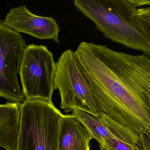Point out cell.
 <instances>
[{
  "label": "cell",
  "mask_w": 150,
  "mask_h": 150,
  "mask_svg": "<svg viewBox=\"0 0 150 150\" xmlns=\"http://www.w3.org/2000/svg\"><path fill=\"white\" fill-rule=\"evenodd\" d=\"M56 63L52 53L43 45L26 46L19 70L22 91L25 100L52 102Z\"/></svg>",
  "instance_id": "5"
},
{
  "label": "cell",
  "mask_w": 150,
  "mask_h": 150,
  "mask_svg": "<svg viewBox=\"0 0 150 150\" xmlns=\"http://www.w3.org/2000/svg\"><path fill=\"white\" fill-rule=\"evenodd\" d=\"M54 88L59 90L60 107L66 112L78 110L100 118L92 88L71 49L63 52L56 62Z\"/></svg>",
  "instance_id": "4"
},
{
  "label": "cell",
  "mask_w": 150,
  "mask_h": 150,
  "mask_svg": "<svg viewBox=\"0 0 150 150\" xmlns=\"http://www.w3.org/2000/svg\"><path fill=\"white\" fill-rule=\"evenodd\" d=\"M62 115L52 102L25 100L20 106L17 150H59Z\"/></svg>",
  "instance_id": "3"
},
{
  "label": "cell",
  "mask_w": 150,
  "mask_h": 150,
  "mask_svg": "<svg viewBox=\"0 0 150 150\" xmlns=\"http://www.w3.org/2000/svg\"><path fill=\"white\" fill-rule=\"evenodd\" d=\"M142 150H150V128L140 136Z\"/></svg>",
  "instance_id": "12"
},
{
  "label": "cell",
  "mask_w": 150,
  "mask_h": 150,
  "mask_svg": "<svg viewBox=\"0 0 150 150\" xmlns=\"http://www.w3.org/2000/svg\"><path fill=\"white\" fill-rule=\"evenodd\" d=\"M87 128L73 114L62 117L59 133V150H90L93 139Z\"/></svg>",
  "instance_id": "8"
},
{
  "label": "cell",
  "mask_w": 150,
  "mask_h": 150,
  "mask_svg": "<svg viewBox=\"0 0 150 150\" xmlns=\"http://www.w3.org/2000/svg\"><path fill=\"white\" fill-rule=\"evenodd\" d=\"M100 150H105L104 149H102V148H100Z\"/></svg>",
  "instance_id": "14"
},
{
  "label": "cell",
  "mask_w": 150,
  "mask_h": 150,
  "mask_svg": "<svg viewBox=\"0 0 150 150\" xmlns=\"http://www.w3.org/2000/svg\"><path fill=\"white\" fill-rule=\"evenodd\" d=\"M137 14L144 31L150 40V7L137 9Z\"/></svg>",
  "instance_id": "11"
},
{
  "label": "cell",
  "mask_w": 150,
  "mask_h": 150,
  "mask_svg": "<svg viewBox=\"0 0 150 150\" xmlns=\"http://www.w3.org/2000/svg\"><path fill=\"white\" fill-rule=\"evenodd\" d=\"M72 114L76 115L87 128L93 139H95L100 144V148L105 147L106 142L110 139H120L98 118L78 110L73 111Z\"/></svg>",
  "instance_id": "10"
},
{
  "label": "cell",
  "mask_w": 150,
  "mask_h": 150,
  "mask_svg": "<svg viewBox=\"0 0 150 150\" xmlns=\"http://www.w3.org/2000/svg\"><path fill=\"white\" fill-rule=\"evenodd\" d=\"M147 99H148V105H149V108L150 113V90L148 92L147 94Z\"/></svg>",
  "instance_id": "13"
},
{
  "label": "cell",
  "mask_w": 150,
  "mask_h": 150,
  "mask_svg": "<svg viewBox=\"0 0 150 150\" xmlns=\"http://www.w3.org/2000/svg\"><path fill=\"white\" fill-rule=\"evenodd\" d=\"M8 27L18 33L41 40H52L59 43L60 28L55 19L37 16L23 5L10 10L3 21Z\"/></svg>",
  "instance_id": "7"
},
{
  "label": "cell",
  "mask_w": 150,
  "mask_h": 150,
  "mask_svg": "<svg viewBox=\"0 0 150 150\" xmlns=\"http://www.w3.org/2000/svg\"><path fill=\"white\" fill-rule=\"evenodd\" d=\"M21 105L0 104V147L6 150H17Z\"/></svg>",
  "instance_id": "9"
},
{
  "label": "cell",
  "mask_w": 150,
  "mask_h": 150,
  "mask_svg": "<svg viewBox=\"0 0 150 150\" xmlns=\"http://www.w3.org/2000/svg\"><path fill=\"white\" fill-rule=\"evenodd\" d=\"M26 46L22 35L0 19V97L20 105L25 99L18 74Z\"/></svg>",
  "instance_id": "6"
},
{
  "label": "cell",
  "mask_w": 150,
  "mask_h": 150,
  "mask_svg": "<svg viewBox=\"0 0 150 150\" xmlns=\"http://www.w3.org/2000/svg\"><path fill=\"white\" fill-rule=\"evenodd\" d=\"M74 4L105 38L150 57V40L132 0H75Z\"/></svg>",
  "instance_id": "2"
},
{
  "label": "cell",
  "mask_w": 150,
  "mask_h": 150,
  "mask_svg": "<svg viewBox=\"0 0 150 150\" xmlns=\"http://www.w3.org/2000/svg\"><path fill=\"white\" fill-rule=\"evenodd\" d=\"M75 55L92 88L104 125H120L140 136L149 129L150 57L85 41Z\"/></svg>",
  "instance_id": "1"
}]
</instances>
